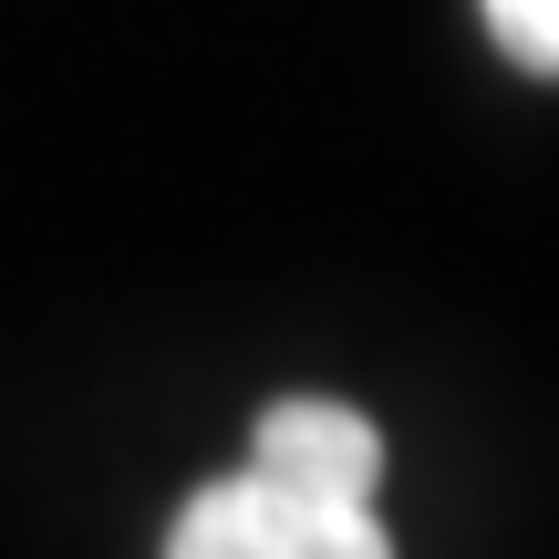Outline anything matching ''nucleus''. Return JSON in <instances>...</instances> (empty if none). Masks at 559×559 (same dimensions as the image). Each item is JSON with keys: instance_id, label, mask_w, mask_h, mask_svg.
<instances>
[{"instance_id": "1", "label": "nucleus", "mask_w": 559, "mask_h": 559, "mask_svg": "<svg viewBox=\"0 0 559 559\" xmlns=\"http://www.w3.org/2000/svg\"><path fill=\"white\" fill-rule=\"evenodd\" d=\"M177 559H383V519L373 508H332L311 487L270 477V466H239V477L198 487L166 528Z\"/></svg>"}, {"instance_id": "2", "label": "nucleus", "mask_w": 559, "mask_h": 559, "mask_svg": "<svg viewBox=\"0 0 559 559\" xmlns=\"http://www.w3.org/2000/svg\"><path fill=\"white\" fill-rule=\"evenodd\" d=\"M249 466H270V477L311 487V498H332V508H373V487H383V436L353 415V404L290 394V404H270V415H260Z\"/></svg>"}, {"instance_id": "3", "label": "nucleus", "mask_w": 559, "mask_h": 559, "mask_svg": "<svg viewBox=\"0 0 559 559\" xmlns=\"http://www.w3.org/2000/svg\"><path fill=\"white\" fill-rule=\"evenodd\" d=\"M487 32H498L508 62L528 73H559V0H487Z\"/></svg>"}]
</instances>
